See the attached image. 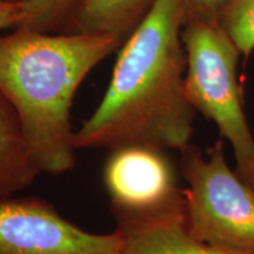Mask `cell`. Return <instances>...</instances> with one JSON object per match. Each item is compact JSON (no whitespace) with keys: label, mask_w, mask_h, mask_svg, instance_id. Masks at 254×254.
I'll list each match as a JSON object with an SVG mask.
<instances>
[{"label":"cell","mask_w":254,"mask_h":254,"mask_svg":"<svg viewBox=\"0 0 254 254\" xmlns=\"http://www.w3.org/2000/svg\"><path fill=\"white\" fill-rule=\"evenodd\" d=\"M244 59L254 52V0H231L219 18Z\"/></svg>","instance_id":"cell-11"},{"label":"cell","mask_w":254,"mask_h":254,"mask_svg":"<svg viewBox=\"0 0 254 254\" xmlns=\"http://www.w3.org/2000/svg\"><path fill=\"white\" fill-rule=\"evenodd\" d=\"M124 234H95L63 218L45 200L0 199V254H122Z\"/></svg>","instance_id":"cell-5"},{"label":"cell","mask_w":254,"mask_h":254,"mask_svg":"<svg viewBox=\"0 0 254 254\" xmlns=\"http://www.w3.org/2000/svg\"><path fill=\"white\" fill-rule=\"evenodd\" d=\"M189 13V0H157L120 46L103 100L73 133L75 148L180 152L190 144L196 111L185 94L182 32Z\"/></svg>","instance_id":"cell-1"},{"label":"cell","mask_w":254,"mask_h":254,"mask_svg":"<svg viewBox=\"0 0 254 254\" xmlns=\"http://www.w3.org/2000/svg\"><path fill=\"white\" fill-rule=\"evenodd\" d=\"M157 0H80L67 32L111 34L125 41Z\"/></svg>","instance_id":"cell-9"},{"label":"cell","mask_w":254,"mask_h":254,"mask_svg":"<svg viewBox=\"0 0 254 254\" xmlns=\"http://www.w3.org/2000/svg\"><path fill=\"white\" fill-rule=\"evenodd\" d=\"M184 227L199 243L226 252L254 254V190L232 170L222 138L202 153L190 144L180 151Z\"/></svg>","instance_id":"cell-4"},{"label":"cell","mask_w":254,"mask_h":254,"mask_svg":"<svg viewBox=\"0 0 254 254\" xmlns=\"http://www.w3.org/2000/svg\"><path fill=\"white\" fill-rule=\"evenodd\" d=\"M122 45L111 34L20 26L0 36V92L17 111L41 173L74 166L73 98L88 73Z\"/></svg>","instance_id":"cell-2"},{"label":"cell","mask_w":254,"mask_h":254,"mask_svg":"<svg viewBox=\"0 0 254 254\" xmlns=\"http://www.w3.org/2000/svg\"><path fill=\"white\" fill-rule=\"evenodd\" d=\"M104 179L116 217H150L184 208L173 165L165 152L144 146L110 151Z\"/></svg>","instance_id":"cell-6"},{"label":"cell","mask_w":254,"mask_h":254,"mask_svg":"<svg viewBox=\"0 0 254 254\" xmlns=\"http://www.w3.org/2000/svg\"><path fill=\"white\" fill-rule=\"evenodd\" d=\"M231 0H189L190 14L208 20H219Z\"/></svg>","instance_id":"cell-12"},{"label":"cell","mask_w":254,"mask_h":254,"mask_svg":"<svg viewBox=\"0 0 254 254\" xmlns=\"http://www.w3.org/2000/svg\"><path fill=\"white\" fill-rule=\"evenodd\" d=\"M184 208L150 217H118L124 234L122 254H241L213 249L190 238L184 227Z\"/></svg>","instance_id":"cell-7"},{"label":"cell","mask_w":254,"mask_h":254,"mask_svg":"<svg viewBox=\"0 0 254 254\" xmlns=\"http://www.w3.org/2000/svg\"><path fill=\"white\" fill-rule=\"evenodd\" d=\"M40 173L17 111L0 92V199L27 189Z\"/></svg>","instance_id":"cell-8"},{"label":"cell","mask_w":254,"mask_h":254,"mask_svg":"<svg viewBox=\"0 0 254 254\" xmlns=\"http://www.w3.org/2000/svg\"><path fill=\"white\" fill-rule=\"evenodd\" d=\"M80 0H24V15L19 26L41 32H67Z\"/></svg>","instance_id":"cell-10"},{"label":"cell","mask_w":254,"mask_h":254,"mask_svg":"<svg viewBox=\"0 0 254 254\" xmlns=\"http://www.w3.org/2000/svg\"><path fill=\"white\" fill-rule=\"evenodd\" d=\"M185 94L195 111L218 126L232 146L236 172L254 190V135L238 77L241 52L219 20L189 13L183 27Z\"/></svg>","instance_id":"cell-3"},{"label":"cell","mask_w":254,"mask_h":254,"mask_svg":"<svg viewBox=\"0 0 254 254\" xmlns=\"http://www.w3.org/2000/svg\"><path fill=\"white\" fill-rule=\"evenodd\" d=\"M23 1L0 0V31L5 28L18 27L23 20Z\"/></svg>","instance_id":"cell-13"},{"label":"cell","mask_w":254,"mask_h":254,"mask_svg":"<svg viewBox=\"0 0 254 254\" xmlns=\"http://www.w3.org/2000/svg\"><path fill=\"white\" fill-rule=\"evenodd\" d=\"M6 1H24V0H6Z\"/></svg>","instance_id":"cell-14"}]
</instances>
